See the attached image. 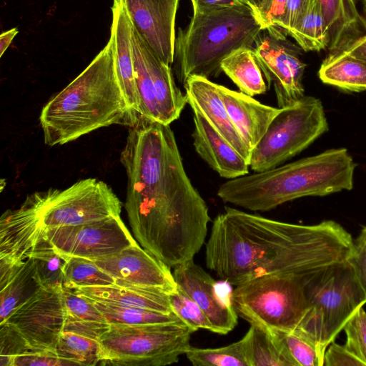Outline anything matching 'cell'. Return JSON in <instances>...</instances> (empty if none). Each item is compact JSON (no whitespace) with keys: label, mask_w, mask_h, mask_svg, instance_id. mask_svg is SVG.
<instances>
[{"label":"cell","mask_w":366,"mask_h":366,"mask_svg":"<svg viewBox=\"0 0 366 366\" xmlns=\"http://www.w3.org/2000/svg\"><path fill=\"white\" fill-rule=\"evenodd\" d=\"M329 129L320 99L304 96L282 108L253 149L249 168L254 172L280 166L309 147Z\"/></svg>","instance_id":"obj_9"},{"label":"cell","mask_w":366,"mask_h":366,"mask_svg":"<svg viewBox=\"0 0 366 366\" xmlns=\"http://www.w3.org/2000/svg\"><path fill=\"white\" fill-rule=\"evenodd\" d=\"M278 27L263 29L254 51L268 85L272 84L278 108L290 106L304 95L302 76L306 64L300 58V48L287 39Z\"/></svg>","instance_id":"obj_12"},{"label":"cell","mask_w":366,"mask_h":366,"mask_svg":"<svg viewBox=\"0 0 366 366\" xmlns=\"http://www.w3.org/2000/svg\"><path fill=\"white\" fill-rule=\"evenodd\" d=\"M355 247L339 223L304 225L226 207L205 245L207 267L230 285L266 274L307 278L347 262Z\"/></svg>","instance_id":"obj_2"},{"label":"cell","mask_w":366,"mask_h":366,"mask_svg":"<svg viewBox=\"0 0 366 366\" xmlns=\"http://www.w3.org/2000/svg\"><path fill=\"white\" fill-rule=\"evenodd\" d=\"M187 103L197 109L208 122L249 162V150L233 125L219 96L217 84L209 79L193 76L186 81Z\"/></svg>","instance_id":"obj_19"},{"label":"cell","mask_w":366,"mask_h":366,"mask_svg":"<svg viewBox=\"0 0 366 366\" xmlns=\"http://www.w3.org/2000/svg\"><path fill=\"white\" fill-rule=\"evenodd\" d=\"M74 362L60 356L54 351H29L14 356L11 366H70Z\"/></svg>","instance_id":"obj_40"},{"label":"cell","mask_w":366,"mask_h":366,"mask_svg":"<svg viewBox=\"0 0 366 366\" xmlns=\"http://www.w3.org/2000/svg\"><path fill=\"white\" fill-rule=\"evenodd\" d=\"M328 31L330 53L345 49L366 34V19L355 0H318Z\"/></svg>","instance_id":"obj_22"},{"label":"cell","mask_w":366,"mask_h":366,"mask_svg":"<svg viewBox=\"0 0 366 366\" xmlns=\"http://www.w3.org/2000/svg\"><path fill=\"white\" fill-rule=\"evenodd\" d=\"M310 0H287L284 22L280 28L287 35L305 13Z\"/></svg>","instance_id":"obj_44"},{"label":"cell","mask_w":366,"mask_h":366,"mask_svg":"<svg viewBox=\"0 0 366 366\" xmlns=\"http://www.w3.org/2000/svg\"><path fill=\"white\" fill-rule=\"evenodd\" d=\"M0 321L4 322L21 303L43 287L35 260L29 257L0 279Z\"/></svg>","instance_id":"obj_25"},{"label":"cell","mask_w":366,"mask_h":366,"mask_svg":"<svg viewBox=\"0 0 366 366\" xmlns=\"http://www.w3.org/2000/svg\"><path fill=\"white\" fill-rule=\"evenodd\" d=\"M193 111V145L199 157L219 175L227 179L249 173V162L208 122L200 112Z\"/></svg>","instance_id":"obj_18"},{"label":"cell","mask_w":366,"mask_h":366,"mask_svg":"<svg viewBox=\"0 0 366 366\" xmlns=\"http://www.w3.org/2000/svg\"><path fill=\"white\" fill-rule=\"evenodd\" d=\"M91 302L109 325H140L183 322L174 312L164 313L136 307Z\"/></svg>","instance_id":"obj_32"},{"label":"cell","mask_w":366,"mask_h":366,"mask_svg":"<svg viewBox=\"0 0 366 366\" xmlns=\"http://www.w3.org/2000/svg\"><path fill=\"white\" fill-rule=\"evenodd\" d=\"M343 50L352 56L366 60V34L355 40Z\"/></svg>","instance_id":"obj_46"},{"label":"cell","mask_w":366,"mask_h":366,"mask_svg":"<svg viewBox=\"0 0 366 366\" xmlns=\"http://www.w3.org/2000/svg\"><path fill=\"white\" fill-rule=\"evenodd\" d=\"M262 1V0H249V5L254 10H255L259 6Z\"/></svg>","instance_id":"obj_49"},{"label":"cell","mask_w":366,"mask_h":366,"mask_svg":"<svg viewBox=\"0 0 366 366\" xmlns=\"http://www.w3.org/2000/svg\"><path fill=\"white\" fill-rule=\"evenodd\" d=\"M173 312L192 330H208L214 332V328L198 305L179 287L169 295Z\"/></svg>","instance_id":"obj_38"},{"label":"cell","mask_w":366,"mask_h":366,"mask_svg":"<svg viewBox=\"0 0 366 366\" xmlns=\"http://www.w3.org/2000/svg\"><path fill=\"white\" fill-rule=\"evenodd\" d=\"M347 262L366 297V242H355L354 251Z\"/></svg>","instance_id":"obj_43"},{"label":"cell","mask_w":366,"mask_h":366,"mask_svg":"<svg viewBox=\"0 0 366 366\" xmlns=\"http://www.w3.org/2000/svg\"><path fill=\"white\" fill-rule=\"evenodd\" d=\"M345 345L366 365V312L357 309L345 324Z\"/></svg>","instance_id":"obj_39"},{"label":"cell","mask_w":366,"mask_h":366,"mask_svg":"<svg viewBox=\"0 0 366 366\" xmlns=\"http://www.w3.org/2000/svg\"><path fill=\"white\" fill-rule=\"evenodd\" d=\"M133 112L120 86L113 44L43 107L39 121L46 145H61L102 127L129 126Z\"/></svg>","instance_id":"obj_3"},{"label":"cell","mask_w":366,"mask_h":366,"mask_svg":"<svg viewBox=\"0 0 366 366\" xmlns=\"http://www.w3.org/2000/svg\"><path fill=\"white\" fill-rule=\"evenodd\" d=\"M325 84L348 92L366 91V60L344 50L330 53L318 71Z\"/></svg>","instance_id":"obj_26"},{"label":"cell","mask_w":366,"mask_h":366,"mask_svg":"<svg viewBox=\"0 0 366 366\" xmlns=\"http://www.w3.org/2000/svg\"><path fill=\"white\" fill-rule=\"evenodd\" d=\"M67 312L62 285L43 286L0 322V337L19 354L54 351Z\"/></svg>","instance_id":"obj_10"},{"label":"cell","mask_w":366,"mask_h":366,"mask_svg":"<svg viewBox=\"0 0 366 366\" xmlns=\"http://www.w3.org/2000/svg\"><path fill=\"white\" fill-rule=\"evenodd\" d=\"M43 234L59 254L88 259L104 257L137 243L120 216L45 229Z\"/></svg>","instance_id":"obj_13"},{"label":"cell","mask_w":366,"mask_h":366,"mask_svg":"<svg viewBox=\"0 0 366 366\" xmlns=\"http://www.w3.org/2000/svg\"><path fill=\"white\" fill-rule=\"evenodd\" d=\"M221 69L241 92L248 96L253 97L267 91L263 73L252 47L232 51L222 61Z\"/></svg>","instance_id":"obj_29"},{"label":"cell","mask_w":366,"mask_h":366,"mask_svg":"<svg viewBox=\"0 0 366 366\" xmlns=\"http://www.w3.org/2000/svg\"><path fill=\"white\" fill-rule=\"evenodd\" d=\"M62 256L64 258L63 286L76 289L115 284L114 280L93 261L83 257Z\"/></svg>","instance_id":"obj_34"},{"label":"cell","mask_w":366,"mask_h":366,"mask_svg":"<svg viewBox=\"0 0 366 366\" xmlns=\"http://www.w3.org/2000/svg\"><path fill=\"white\" fill-rule=\"evenodd\" d=\"M264 29L247 3L197 13L175 43L178 80L193 76L209 79L222 71V61L234 50L252 47Z\"/></svg>","instance_id":"obj_5"},{"label":"cell","mask_w":366,"mask_h":366,"mask_svg":"<svg viewBox=\"0 0 366 366\" xmlns=\"http://www.w3.org/2000/svg\"><path fill=\"white\" fill-rule=\"evenodd\" d=\"M191 1L194 13L245 3L242 0H191Z\"/></svg>","instance_id":"obj_45"},{"label":"cell","mask_w":366,"mask_h":366,"mask_svg":"<svg viewBox=\"0 0 366 366\" xmlns=\"http://www.w3.org/2000/svg\"><path fill=\"white\" fill-rule=\"evenodd\" d=\"M67 317L64 331L76 332L95 339L106 332L110 325L88 299L62 285Z\"/></svg>","instance_id":"obj_28"},{"label":"cell","mask_w":366,"mask_h":366,"mask_svg":"<svg viewBox=\"0 0 366 366\" xmlns=\"http://www.w3.org/2000/svg\"><path fill=\"white\" fill-rule=\"evenodd\" d=\"M18 29L13 28L6 32H4L0 36V56L1 57L6 51L10 44L11 43L14 36L18 34Z\"/></svg>","instance_id":"obj_47"},{"label":"cell","mask_w":366,"mask_h":366,"mask_svg":"<svg viewBox=\"0 0 366 366\" xmlns=\"http://www.w3.org/2000/svg\"><path fill=\"white\" fill-rule=\"evenodd\" d=\"M141 47L154 86L161 124L169 125L179 117L187 103V95L177 86L170 66L154 54L142 36Z\"/></svg>","instance_id":"obj_24"},{"label":"cell","mask_w":366,"mask_h":366,"mask_svg":"<svg viewBox=\"0 0 366 366\" xmlns=\"http://www.w3.org/2000/svg\"><path fill=\"white\" fill-rule=\"evenodd\" d=\"M56 352L77 365H97L102 359L98 339L69 331H64L61 335Z\"/></svg>","instance_id":"obj_35"},{"label":"cell","mask_w":366,"mask_h":366,"mask_svg":"<svg viewBox=\"0 0 366 366\" xmlns=\"http://www.w3.org/2000/svg\"><path fill=\"white\" fill-rule=\"evenodd\" d=\"M242 1H244L245 3H247V4H249V0H242Z\"/></svg>","instance_id":"obj_50"},{"label":"cell","mask_w":366,"mask_h":366,"mask_svg":"<svg viewBox=\"0 0 366 366\" xmlns=\"http://www.w3.org/2000/svg\"><path fill=\"white\" fill-rule=\"evenodd\" d=\"M217 88L233 125L252 153L281 109L219 84Z\"/></svg>","instance_id":"obj_20"},{"label":"cell","mask_w":366,"mask_h":366,"mask_svg":"<svg viewBox=\"0 0 366 366\" xmlns=\"http://www.w3.org/2000/svg\"><path fill=\"white\" fill-rule=\"evenodd\" d=\"M122 204L109 186L94 178L81 179L64 190L44 192L43 229L85 224L120 216Z\"/></svg>","instance_id":"obj_11"},{"label":"cell","mask_w":366,"mask_h":366,"mask_svg":"<svg viewBox=\"0 0 366 366\" xmlns=\"http://www.w3.org/2000/svg\"><path fill=\"white\" fill-rule=\"evenodd\" d=\"M278 333L298 366H323V357L316 345L300 330Z\"/></svg>","instance_id":"obj_37"},{"label":"cell","mask_w":366,"mask_h":366,"mask_svg":"<svg viewBox=\"0 0 366 366\" xmlns=\"http://www.w3.org/2000/svg\"><path fill=\"white\" fill-rule=\"evenodd\" d=\"M90 260L109 274L116 285L151 288L169 295L178 289L170 267L137 243Z\"/></svg>","instance_id":"obj_15"},{"label":"cell","mask_w":366,"mask_h":366,"mask_svg":"<svg viewBox=\"0 0 366 366\" xmlns=\"http://www.w3.org/2000/svg\"><path fill=\"white\" fill-rule=\"evenodd\" d=\"M132 26L154 54L171 65L175 54L179 0H121Z\"/></svg>","instance_id":"obj_16"},{"label":"cell","mask_w":366,"mask_h":366,"mask_svg":"<svg viewBox=\"0 0 366 366\" xmlns=\"http://www.w3.org/2000/svg\"><path fill=\"white\" fill-rule=\"evenodd\" d=\"M323 366H366L345 345L332 342L324 354Z\"/></svg>","instance_id":"obj_42"},{"label":"cell","mask_w":366,"mask_h":366,"mask_svg":"<svg viewBox=\"0 0 366 366\" xmlns=\"http://www.w3.org/2000/svg\"><path fill=\"white\" fill-rule=\"evenodd\" d=\"M307 310L297 329L316 345L323 357L327 347L366 297L348 262L332 266L304 281Z\"/></svg>","instance_id":"obj_6"},{"label":"cell","mask_w":366,"mask_h":366,"mask_svg":"<svg viewBox=\"0 0 366 366\" xmlns=\"http://www.w3.org/2000/svg\"><path fill=\"white\" fill-rule=\"evenodd\" d=\"M305 279L274 274L255 277L236 286L231 302L250 325L270 332H290L306 312Z\"/></svg>","instance_id":"obj_7"},{"label":"cell","mask_w":366,"mask_h":366,"mask_svg":"<svg viewBox=\"0 0 366 366\" xmlns=\"http://www.w3.org/2000/svg\"><path fill=\"white\" fill-rule=\"evenodd\" d=\"M110 39L118 79L130 109L139 113L131 41L132 23L121 0H113Z\"/></svg>","instance_id":"obj_21"},{"label":"cell","mask_w":366,"mask_h":366,"mask_svg":"<svg viewBox=\"0 0 366 366\" xmlns=\"http://www.w3.org/2000/svg\"><path fill=\"white\" fill-rule=\"evenodd\" d=\"M192 330L183 322L167 324L110 325L99 338V364L164 366L178 362L191 347Z\"/></svg>","instance_id":"obj_8"},{"label":"cell","mask_w":366,"mask_h":366,"mask_svg":"<svg viewBox=\"0 0 366 366\" xmlns=\"http://www.w3.org/2000/svg\"><path fill=\"white\" fill-rule=\"evenodd\" d=\"M178 287L203 311L214 332L226 335L237 324V313L229 297L220 295L215 280L193 260L174 267Z\"/></svg>","instance_id":"obj_17"},{"label":"cell","mask_w":366,"mask_h":366,"mask_svg":"<svg viewBox=\"0 0 366 366\" xmlns=\"http://www.w3.org/2000/svg\"><path fill=\"white\" fill-rule=\"evenodd\" d=\"M355 168L356 163L346 148L330 149L227 180L220 185L217 195L224 202L251 211H269L301 197L350 190Z\"/></svg>","instance_id":"obj_4"},{"label":"cell","mask_w":366,"mask_h":366,"mask_svg":"<svg viewBox=\"0 0 366 366\" xmlns=\"http://www.w3.org/2000/svg\"><path fill=\"white\" fill-rule=\"evenodd\" d=\"M287 0H262L254 10L264 29L281 28L286 14Z\"/></svg>","instance_id":"obj_41"},{"label":"cell","mask_w":366,"mask_h":366,"mask_svg":"<svg viewBox=\"0 0 366 366\" xmlns=\"http://www.w3.org/2000/svg\"><path fill=\"white\" fill-rule=\"evenodd\" d=\"M287 35L305 51H319L327 48L328 31L318 0H310L305 13Z\"/></svg>","instance_id":"obj_31"},{"label":"cell","mask_w":366,"mask_h":366,"mask_svg":"<svg viewBox=\"0 0 366 366\" xmlns=\"http://www.w3.org/2000/svg\"><path fill=\"white\" fill-rule=\"evenodd\" d=\"M357 243H362L366 242V227H364L357 239L355 240Z\"/></svg>","instance_id":"obj_48"},{"label":"cell","mask_w":366,"mask_h":366,"mask_svg":"<svg viewBox=\"0 0 366 366\" xmlns=\"http://www.w3.org/2000/svg\"><path fill=\"white\" fill-rule=\"evenodd\" d=\"M194 366H249L247 340H241L217 348L191 346L185 353Z\"/></svg>","instance_id":"obj_33"},{"label":"cell","mask_w":366,"mask_h":366,"mask_svg":"<svg viewBox=\"0 0 366 366\" xmlns=\"http://www.w3.org/2000/svg\"><path fill=\"white\" fill-rule=\"evenodd\" d=\"M131 41L135 84L139 102V114L161 123L154 86L141 47V36L133 26Z\"/></svg>","instance_id":"obj_30"},{"label":"cell","mask_w":366,"mask_h":366,"mask_svg":"<svg viewBox=\"0 0 366 366\" xmlns=\"http://www.w3.org/2000/svg\"><path fill=\"white\" fill-rule=\"evenodd\" d=\"M44 192L29 195L16 209L0 218V277L7 275L27 259L43 237L41 207Z\"/></svg>","instance_id":"obj_14"},{"label":"cell","mask_w":366,"mask_h":366,"mask_svg":"<svg viewBox=\"0 0 366 366\" xmlns=\"http://www.w3.org/2000/svg\"><path fill=\"white\" fill-rule=\"evenodd\" d=\"M29 257L35 260L43 286L63 285L64 258L44 236Z\"/></svg>","instance_id":"obj_36"},{"label":"cell","mask_w":366,"mask_h":366,"mask_svg":"<svg viewBox=\"0 0 366 366\" xmlns=\"http://www.w3.org/2000/svg\"><path fill=\"white\" fill-rule=\"evenodd\" d=\"M120 160L124 207L135 239L168 267L193 260L204 243L209 208L188 177L168 124L135 115Z\"/></svg>","instance_id":"obj_1"},{"label":"cell","mask_w":366,"mask_h":366,"mask_svg":"<svg viewBox=\"0 0 366 366\" xmlns=\"http://www.w3.org/2000/svg\"><path fill=\"white\" fill-rule=\"evenodd\" d=\"M244 336L249 366H298L280 333L250 325Z\"/></svg>","instance_id":"obj_27"},{"label":"cell","mask_w":366,"mask_h":366,"mask_svg":"<svg viewBox=\"0 0 366 366\" xmlns=\"http://www.w3.org/2000/svg\"><path fill=\"white\" fill-rule=\"evenodd\" d=\"M72 290L94 302L136 307L164 313L174 312L169 294L158 290L116 284Z\"/></svg>","instance_id":"obj_23"}]
</instances>
